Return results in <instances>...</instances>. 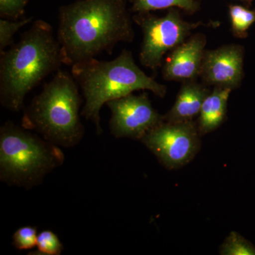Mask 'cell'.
<instances>
[{"mask_svg":"<svg viewBox=\"0 0 255 255\" xmlns=\"http://www.w3.org/2000/svg\"><path fill=\"white\" fill-rule=\"evenodd\" d=\"M229 15L233 34L237 38H245L248 30L255 22V11L240 5H231Z\"/></svg>","mask_w":255,"mask_h":255,"instance_id":"5bb4252c","label":"cell"},{"mask_svg":"<svg viewBox=\"0 0 255 255\" xmlns=\"http://www.w3.org/2000/svg\"><path fill=\"white\" fill-rule=\"evenodd\" d=\"M206 42L205 34L197 33L171 50L162 66L164 79L168 81L197 80L200 77Z\"/></svg>","mask_w":255,"mask_h":255,"instance_id":"30bf717a","label":"cell"},{"mask_svg":"<svg viewBox=\"0 0 255 255\" xmlns=\"http://www.w3.org/2000/svg\"><path fill=\"white\" fill-rule=\"evenodd\" d=\"M32 17L25 18L18 21L0 19V53L14 44V36L16 32L32 21Z\"/></svg>","mask_w":255,"mask_h":255,"instance_id":"e0dca14e","label":"cell"},{"mask_svg":"<svg viewBox=\"0 0 255 255\" xmlns=\"http://www.w3.org/2000/svg\"><path fill=\"white\" fill-rule=\"evenodd\" d=\"M133 12H150L155 10L180 8L189 14L198 11L199 4L195 0H130Z\"/></svg>","mask_w":255,"mask_h":255,"instance_id":"4fadbf2b","label":"cell"},{"mask_svg":"<svg viewBox=\"0 0 255 255\" xmlns=\"http://www.w3.org/2000/svg\"><path fill=\"white\" fill-rule=\"evenodd\" d=\"M244 52L239 45L228 44L214 50H206L200 78L207 86L235 90L243 76Z\"/></svg>","mask_w":255,"mask_h":255,"instance_id":"9c48e42d","label":"cell"},{"mask_svg":"<svg viewBox=\"0 0 255 255\" xmlns=\"http://www.w3.org/2000/svg\"><path fill=\"white\" fill-rule=\"evenodd\" d=\"M231 92L232 90L229 88L214 87L207 96L196 122L201 136L214 131L225 122Z\"/></svg>","mask_w":255,"mask_h":255,"instance_id":"7c38bea8","label":"cell"},{"mask_svg":"<svg viewBox=\"0 0 255 255\" xmlns=\"http://www.w3.org/2000/svg\"><path fill=\"white\" fill-rule=\"evenodd\" d=\"M37 251L30 252L29 255H60L64 250L58 236L49 230L38 234Z\"/></svg>","mask_w":255,"mask_h":255,"instance_id":"2e32d148","label":"cell"},{"mask_svg":"<svg viewBox=\"0 0 255 255\" xmlns=\"http://www.w3.org/2000/svg\"><path fill=\"white\" fill-rule=\"evenodd\" d=\"M65 155L52 143L11 121L0 128V180L29 190L63 165Z\"/></svg>","mask_w":255,"mask_h":255,"instance_id":"5b68a950","label":"cell"},{"mask_svg":"<svg viewBox=\"0 0 255 255\" xmlns=\"http://www.w3.org/2000/svg\"><path fill=\"white\" fill-rule=\"evenodd\" d=\"M110 132L116 138L141 140L150 130L164 122L163 116L153 108L148 94H130L110 101Z\"/></svg>","mask_w":255,"mask_h":255,"instance_id":"ba28073f","label":"cell"},{"mask_svg":"<svg viewBox=\"0 0 255 255\" xmlns=\"http://www.w3.org/2000/svg\"><path fill=\"white\" fill-rule=\"evenodd\" d=\"M201 135L194 121L164 122L150 130L141 142L165 168H181L190 162L201 148Z\"/></svg>","mask_w":255,"mask_h":255,"instance_id":"52a82bcc","label":"cell"},{"mask_svg":"<svg viewBox=\"0 0 255 255\" xmlns=\"http://www.w3.org/2000/svg\"><path fill=\"white\" fill-rule=\"evenodd\" d=\"M71 74L85 99L81 116L94 124L98 135L102 132L100 111L107 102L139 90L150 91L160 98L167 94L165 85L137 66L130 50H122L110 61L93 58L75 64Z\"/></svg>","mask_w":255,"mask_h":255,"instance_id":"3957f363","label":"cell"},{"mask_svg":"<svg viewBox=\"0 0 255 255\" xmlns=\"http://www.w3.org/2000/svg\"><path fill=\"white\" fill-rule=\"evenodd\" d=\"M61 49L50 23L38 19L16 43L1 53L0 102L19 112L25 98L50 74L63 65Z\"/></svg>","mask_w":255,"mask_h":255,"instance_id":"7a4b0ae2","label":"cell"},{"mask_svg":"<svg viewBox=\"0 0 255 255\" xmlns=\"http://www.w3.org/2000/svg\"><path fill=\"white\" fill-rule=\"evenodd\" d=\"M211 90L197 80L183 82L173 107L163 116L164 122L179 123L192 122L199 117L203 104Z\"/></svg>","mask_w":255,"mask_h":255,"instance_id":"8fae6325","label":"cell"},{"mask_svg":"<svg viewBox=\"0 0 255 255\" xmlns=\"http://www.w3.org/2000/svg\"><path fill=\"white\" fill-rule=\"evenodd\" d=\"M241 1H251V0H241Z\"/></svg>","mask_w":255,"mask_h":255,"instance_id":"44dd1931","label":"cell"},{"mask_svg":"<svg viewBox=\"0 0 255 255\" xmlns=\"http://www.w3.org/2000/svg\"><path fill=\"white\" fill-rule=\"evenodd\" d=\"M26 3L23 0H0V16L9 20H17L25 12Z\"/></svg>","mask_w":255,"mask_h":255,"instance_id":"d6986e66","label":"cell"},{"mask_svg":"<svg viewBox=\"0 0 255 255\" xmlns=\"http://www.w3.org/2000/svg\"><path fill=\"white\" fill-rule=\"evenodd\" d=\"M142 32L139 59L142 66L155 71L162 67L166 53L177 48L201 26H218L219 22H189L177 9L171 8L165 16L159 17L150 12L136 13L132 17Z\"/></svg>","mask_w":255,"mask_h":255,"instance_id":"8992f818","label":"cell"},{"mask_svg":"<svg viewBox=\"0 0 255 255\" xmlns=\"http://www.w3.org/2000/svg\"><path fill=\"white\" fill-rule=\"evenodd\" d=\"M23 1H24L25 2H26V4H27V3L28 2V1H30V0H23Z\"/></svg>","mask_w":255,"mask_h":255,"instance_id":"ffe728a7","label":"cell"},{"mask_svg":"<svg viewBox=\"0 0 255 255\" xmlns=\"http://www.w3.org/2000/svg\"><path fill=\"white\" fill-rule=\"evenodd\" d=\"M79 87L72 74L57 71L23 112L21 127L60 147L78 145L85 135Z\"/></svg>","mask_w":255,"mask_h":255,"instance_id":"277c9868","label":"cell"},{"mask_svg":"<svg viewBox=\"0 0 255 255\" xmlns=\"http://www.w3.org/2000/svg\"><path fill=\"white\" fill-rule=\"evenodd\" d=\"M37 228L23 226L16 230L13 235V246L19 251L31 250L37 246Z\"/></svg>","mask_w":255,"mask_h":255,"instance_id":"ac0fdd59","label":"cell"},{"mask_svg":"<svg viewBox=\"0 0 255 255\" xmlns=\"http://www.w3.org/2000/svg\"><path fill=\"white\" fill-rule=\"evenodd\" d=\"M127 0H78L59 10L58 38L64 65L112 54L119 42L135 37Z\"/></svg>","mask_w":255,"mask_h":255,"instance_id":"6da1fadb","label":"cell"},{"mask_svg":"<svg viewBox=\"0 0 255 255\" xmlns=\"http://www.w3.org/2000/svg\"><path fill=\"white\" fill-rule=\"evenodd\" d=\"M220 255H255V247L236 231H232L220 247Z\"/></svg>","mask_w":255,"mask_h":255,"instance_id":"9a60e30c","label":"cell"}]
</instances>
